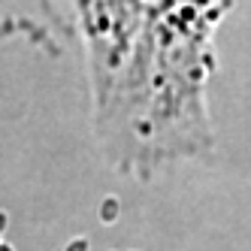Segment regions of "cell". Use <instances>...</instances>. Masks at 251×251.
Instances as JSON below:
<instances>
[{
  "instance_id": "cell-3",
  "label": "cell",
  "mask_w": 251,
  "mask_h": 251,
  "mask_svg": "<svg viewBox=\"0 0 251 251\" xmlns=\"http://www.w3.org/2000/svg\"><path fill=\"white\" fill-rule=\"evenodd\" d=\"M6 227H9V215H6V212H0V236L6 233Z\"/></svg>"
},
{
  "instance_id": "cell-1",
  "label": "cell",
  "mask_w": 251,
  "mask_h": 251,
  "mask_svg": "<svg viewBox=\"0 0 251 251\" xmlns=\"http://www.w3.org/2000/svg\"><path fill=\"white\" fill-rule=\"evenodd\" d=\"M100 221L103 224H115L118 221V215H121V203H118V197H106V200H100Z\"/></svg>"
},
{
  "instance_id": "cell-4",
  "label": "cell",
  "mask_w": 251,
  "mask_h": 251,
  "mask_svg": "<svg viewBox=\"0 0 251 251\" xmlns=\"http://www.w3.org/2000/svg\"><path fill=\"white\" fill-rule=\"evenodd\" d=\"M0 251H15V248H12L9 242H3V239H0Z\"/></svg>"
},
{
  "instance_id": "cell-2",
  "label": "cell",
  "mask_w": 251,
  "mask_h": 251,
  "mask_svg": "<svg viewBox=\"0 0 251 251\" xmlns=\"http://www.w3.org/2000/svg\"><path fill=\"white\" fill-rule=\"evenodd\" d=\"M91 245H88V239L85 236H76V239H70L67 245H64V251H88Z\"/></svg>"
}]
</instances>
